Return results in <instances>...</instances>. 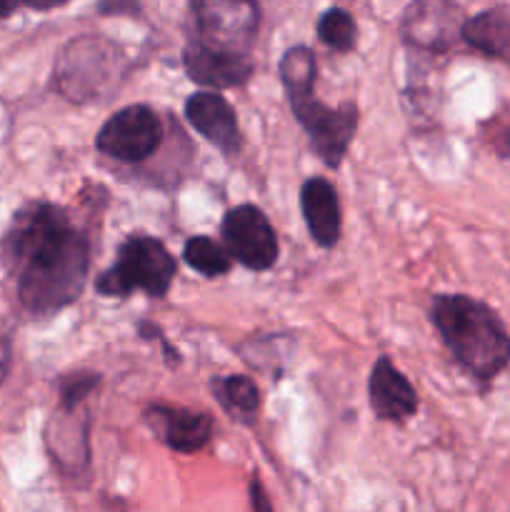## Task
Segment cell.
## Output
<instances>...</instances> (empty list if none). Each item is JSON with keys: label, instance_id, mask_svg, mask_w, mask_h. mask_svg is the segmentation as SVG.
Masks as SVG:
<instances>
[{"label": "cell", "instance_id": "obj_1", "mask_svg": "<svg viewBox=\"0 0 510 512\" xmlns=\"http://www.w3.org/2000/svg\"><path fill=\"white\" fill-rule=\"evenodd\" d=\"M18 300L33 318H50L80 298L90 245L60 205L33 200L15 213L3 243Z\"/></svg>", "mask_w": 510, "mask_h": 512}, {"label": "cell", "instance_id": "obj_2", "mask_svg": "<svg viewBox=\"0 0 510 512\" xmlns=\"http://www.w3.org/2000/svg\"><path fill=\"white\" fill-rule=\"evenodd\" d=\"M430 318L460 368L490 383L510 363V335L503 320L468 295H435Z\"/></svg>", "mask_w": 510, "mask_h": 512}, {"label": "cell", "instance_id": "obj_3", "mask_svg": "<svg viewBox=\"0 0 510 512\" xmlns=\"http://www.w3.org/2000/svg\"><path fill=\"white\" fill-rule=\"evenodd\" d=\"M278 70L295 120L310 135L313 150L328 168H338L358 130L355 103H343L338 108L320 103L313 90L318 68H315V55L308 45H293L285 50Z\"/></svg>", "mask_w": 510, "mask_h": 512}, {"label": "cell", "instance_id": "obj_4", "mask_svg": "<svg viewBox=\"0 0 510 512\" xmlns=\"http://www.w3.org/2000/svg\"><path fill=\"white\" fill-rule=\"evenodd\" d=\"M125 68L123 50L100 35H80L55 60L53 85L73 103H90L113 93Z\"/></svg>", "mask_w": 510, "mask_h": 512}, {"label": "cell", "instance_id": "obj_5", "mask_svg": "<svg viewBox=\"0 0 510 512\" xmlns=\"http://www.w3.org/2000/svg\"><path fill=\"white\" fill-rule=\"evenodd\" d=\"M178 263L170 250L150 235H130L118 248V260L95 280V290L105 298H128L145 293L148 298H163L173 285Z\"/></svg>", "mask_w": 510, "mask_h": 512}, {"label": "cell", "instance_id": "obj_6", "mask_svg": "<svg viewBox=\"0 0 510 512\" xmlns=\"http://www.w3.org/2000/svg\"><path fill=\"white\" fill-rule=\"evenodd\" d=\"M198 43L218 50L248 55L260 25V8L255 3L235 0H198L190 5Z\"/></svg>", "mask_w": 510, "mask_h": 512}, {"label": "cell", "instance_id": "obj_7", "mask_svg": "<svg viewBox=\"0 0 510 512\" xmlns=\"http://www.w3.org/2000/svg\"><path fill=\"white\" fill-rule=\"evenodd\" d=\"M163 123L148 105H128L105 120L95 145L108 158L120 163H140L158 150Z\"/></svg>", "mask_w": 510, "mask_h": 512}, {"label": "cell", "instance_id": "obj_8", "mask_svg": "<svg viewBox=\"0 0 510 512\" xmlns=\"http://www.w3.org/2000/svg\"><path fill=\"white\" fill-rule=\"evenodd\" d=\"M225 250L230 258L238 260L248 270H270L278 260V240H275V230L265 213L255 205H235L225 213L223 225Z\"/></svg>", "mask_w": 510, "mask_h": 512}, {"label": "cell", "instance_id": "obj_9", "mask_svg": "<svg viewBox=\"0 0 510 512\" xmlns=\"http://www.w3.org/2000/svg\"><path fill=\"white\" fill-rule=\"evenodd\" d=\"M463 15L458 5L428 0L405 8L400 18V35L408 45H415L428 53H443L463 35Z\"/></svg>", "mask_w": 510, "mask_h": 512}, {"label": "cell", "instance_id": "obj_10", "mask_svg": "<svg viewBox=\"0 0 510 512\" xmlns=\"http://www.w3.org/2000/svg\"><path fill=\"white\" fill-rule=\"evenodd\" d=\"M183 68L193 83L215 90L243 85L253 75V63L248 55L210 48L198 40H190L185 45Z\"/></svg>", "mask_w": 510, "mask_h": 512}, {"label": "cell", "instance_id": "obj_11", "mask_svg": "<svg viewBox=\"0 0 510 512\" xmlns=\"http://www.w3.org/2000/svg\"><path fill=\"white\" fill-rule=\"evenodd\" d=\"M185 118L208 143L223 150L225 155H233L240 150L238 115L223 95L208 93V90L190 95L185 100Z\"/></svg>", "mask_w": 510, "mask_h": 512}, {"label": "cell", "instance_id": "obj_12", "mask_svg": "<svg viewBox=\"0 0 510 512\" xmlns=\"http://www.w3.org/2000/svg\"><path fill=\"white\" fill-rule=\"evenodd\" d=\"M368 395L373 413L388 423H403L418 410V393L385 355L375 360L370 370Z\"/></svg>", "mask_w": 510, "mask_h": 512}, {"label": "cell", "instance_id": "obj_13", "mask_svg": "<svg viewBox=\"0 0 510 512\" xmlns=\"http://www.w3.org/2000/svg\"><path fill=\"white\" fill-rule=\"evenodd\" d=\"M145 418L160 430L163 443L175 453H198L213 435V420L205 413L188 408H170V405H150Z\"/></svg>", "mask_w": 510, "mask_h": 512}, {"label": "cell", "instance_id": "obj_14", "mask_svg": "<svg viewBox=\"0 0 510 512\" xmlns=\"http://www.w3.org/2000/svg\"><path fill=\"white\" fill-rule=\"evenodd\" d=\"M300 210L310 238L320 248H335L340 240L338 193L325 178H308L300 188Z\"/></svg>", "mask_w": 510, "mask_h": 512}, {"label": "cell", "instance_id": "obj_15", "mask_svg": "<svg viewBox=\"0 0 510 512\" xmlns=\"http://www.w3.org/2000/svg\"><path fill=\"white\" fill-rule=\"evenodd\" d=\"M463 40L483 55L510 63V5L488 8L465 20Z\"/></svg>", "mask_w": 510, "mask_h": 512}, {"label": "cell", "instance_id": "obj_16", "mask_svg": "<svg viewBox=\"0 0 510 512\" xmlns=\"http://www.w3.org/2000/svg\"><path fill=\"white\" fill-rule=\"evenodd\" d=\"M213 393L225 413L243 425H253L260 410V390L245 375H228L213 380Z\"/></svg>", "mask_w": 510, "mask_h": 512}, {"label": "cell", "instance_id": "obj_17", "mask_svg": "<svg viewBox=\"0 0 510 512\" xmlns=\"http://www.w3.org/2000/svg\"><path fill=\"white\" fill-rule=\"evenodd\" d=\"M185 263L193 270H198L205 278H220L233 268V258L228 250L218 243V240L208 238V235H195L185 243L183 250Z\"/></svg>", "mask_w": 510, "mask_h": 512}, {"label": "cell", "instance_id": "obj_18", "mask_svg": "<svg viewBox=\"0 0 510 512\" xmlns=\"http://www.w3.org/2000/svg\"><path fill=\"white\" fill-rule=\"evenodd\" d=\"M355 35L358 28L348 10L330 8L318 18V38L338 53H350L355 48Z\"/></svg>", "mask_w": 510, "mask_h": 512}, {"label": "cell", "instance_id": "obj_19", "mask_svg": "<svg viewBox=\"0 0 510 512\" xmlns=\"http://www.w3.org/2000/svg\"><path fill=\"white\" fill-rule=\"evenodd\" d=\"M100 378L95 373H85V370H78V373L68 375V378L60 380V400H63L65 410H75L95 388H98Z\"/></svg>", "mask_w": 510, "mask_h": 512}, {"label": "cell", "instance_id": "obj_20", "mask_svg": "<svg viewBox=\"0 0 510 512\" xmlns=\"http://www.w3.org/2000/svg\"><path fill=\"white\" fill-rule=\"evenodd\" d=\"M250 500H253V510L255 512H273L268 503V495H265L263 485H260L258 478H253V483H250Z\"/></svg>", "mask_w": 510, "mask_h": 512}, {"label": "cell", "instance_id": "obj_21", "mask_svg": "<svg viewBox=\"0 0 510 512\" xmlns=\"http://www.w3.org/2000/svg\"><path fill=\"white\" fill-rule=\"evenodd\" d=\"M8 370H10V345H8V340L0 335V383L5 380Z\"/></svg>", "mask_w": 510, "mask_h": 512}, {"label": "cell", "instance_id": "obj_22", "mask_svg": "<svg viewBox=\"0 0 510 512\" xmlns=\"http://www.w3.org/2000/svg\"><path fill=\"white\" fill-rule=\"evenodd\" d=\"M18 10V5H8V3H0V18H5V15L15 13Z\"/></svg>", "mask_w": 510, "mask_h": 512}]
</instances>
